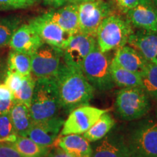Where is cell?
Returning a JSON list of instances; mask_svg holds the SVG:
<instances>
[{
  "label": "cell",
  "instance_id": "cell-1",
  "mask_svg": "<svg viewBox=\"0 0 157 157\" xmlns=\"http://www.w3.org/2000/svg\"><path fill=\"white\" fill-rule=\"evenodd\" d=\"M60 108L71 112L82 105H88L93 99L94 88L80 68L61 63L55 76Z\"/></svg>",
  "mask_w": 157,
  "mask_h": 157
},
{
  "label": "cell",
  "instance_id": "cell-2",
  "mask_svg": "<svg viewBox=\"0 0 157 157\" xmlns=\"http://www.w3.org/2000/svg\"><path fill=\"white\" fill-rule=\"evenodd\" d=\"M60 108L58 87L55 78H37L29 108L33 122L57 117Z\"/></svg>",
  "mask_w": 157,
  "mask_h": 157
},
{
  "label": "cell",
  "instance_id": "cell-3",
  "mask_svg": "<svg viewBox=\"0 0 157 157\" xmlns=\"http://www.w3.org/2000/svg\"><path fill=\"white\" fill-rule=\"evenodd\" d=\"M131 25L124 15L113 13L103 20L96 34L98 48L103 52L124 46L129 36L134 32Z\"/></svg>",
  "mask_w": 157,
  "mask_h": 157
},
{
  "label": "cell",
  "instance_id": "cell-4",
  "mask_svg": "<svg viewBox=\"0 0 157 157\" xmlns=\"http://www.w3.org/2000/svg\"><path fill=\"white\" fill-rule=\"evenodd\" d=\"M112 59L108 52H103L98 46L84 59L82 71L95 89L105 91L114 86L110 71Z\"/></svg>",
  "mask_w": 157,
  "mask_h": 157
},
{
  "label": "cell",
  "instance_id": "cell-5",
  "mask_svg": "<svg viewBox=\"0 0 157 157\" xmlns=\"http://www.w3.org/2000/svg\"><path fill=\"white\" fill-rule=\"evenodd\" d=\"M115 108L124 120H135L146 115L151 109L150 98L140 87L123 88L118 92Z\"/></svg>",
  "mask_w": 157,
  "mask_h": 157
},
{
  "label": "cell",
  "instance_id": "cell-6",
  "mask_svg": "<svg viewBox=\"0 0 157 157\" xmlns=\"http://www.w3.org/2000/svg\"><path fill=\"white\" fill-rule=\"evenodd\" d=\"M114 13L105 0H92L78 3V31L96 37L98 28L105 17Z\"/></svg>",
  "mask_w": 157,
  "mask_h": 157
},
{
  "label": "cell",
  "instance_id": "cell-7",
  "mask_svg": "<svg viewBox=\"0 0 157 157\" xmlns=\"http://www.w3.org/2000/svg\"><path fill=\"white\" fill-rule=\"evenodd\" d=\"M132 154L140 157H157V123L146 120L132 131L127 143Z\"/></svg>",
  "mask_w": 157,
  "mask_h": 157
},
{
  "label": "cell",
  "instance_id": "cell-8",
  "mask_svg": "<svg viewBox=\"0 0 157 157\" xmlns=\"http://www.w3.org/2000/svg\"><path fill=\"white\" fill-rule=\"evenodd\" d=\"M31 58V74L37 78H53L58 74L62 59V50L43 44Z\"/></svg>",
  "mask_w": 157,
  "mask_h": 157
},
{
  "label": "cell",
  "instance_id": "cell-9",
  "mask_svg": "<svg viewBox=\"0 0 157 157\" xmlns=\"http://www.w3.org/2000/svg\"><path fill=\"white\" fill-rule=\"evenodd\" d=\"M108 109H101L88 105L77 107L71 111L61 129L60 135L84 134Z\"/></svg>",
  "mask_w": 157,
  "mask_h": 157
},
{
  "label": "cell",
  "instance_id": "cell-10",
  "mask_svg": "<svg viewBox=\"0 0 157 157\" xmlns=\"http://www.w3.org/2000/svg\"><path fill=\"white\" fill-rule=\"evenodd\" d=\"M97 46L95 37L78 32L68 39L62 50V59L65 63L82 69L84 59Z\"/></svg>",
  "mask_w": 157,
  "mask_h": 157
},
{
  "label": "cell",
  "instance_id": "cell-11",
  "mask_svg": "<svg viewBox=\"0 0 157 157\" xmlns=\"http://www.w3.org/2000/svg\"><path fill=\"white\" fill-rule=\"evenodd\" d=\"M29 24L34 29L44 44L59 50H63L71 36L45 14L30 20Z\"/></svg>",
  "mask_w": 157,
  "mask_h": 157
},
{
  "label": "cell",
  "instance_id": "cell-12",
  "mask_svg": "<svg viewBox=\"0 0 157 157\" xmlns=\"http://www.w3.org/2000/svg\"><path fill=\"white\" fill-rule=\"evenodd\" d=\"M125 17L133 28L157 31V7L151 0H140Z\"/></svg>",
  "mask_w": 157,
  "mask_h": 157
},
{
  "label": "cell",
  "instance_id": "cell-13",
  "mask_svg": "<svg viewBox=\"0 0 157 157\" xmlns=\"http://www.w3.org/2000/svg\"><path fill=\"white\" fill-rule=\"evenodd\" d=\"M63 123V119L58 117L33 122L27 137L40 146L50 148L60 135Z\"/></svg>",
  "mask_w": 157,
  "mask_h": 157
},
{
  "label": "cell",
  "instance_id": "cell-14",
  "mask_svg": "<svg viewBox=\"0 0 157 157\" xmlns=\"http://www.w3.org/2000/svg\"><path fill=\"white\" fill-rule=\"evenodd\" d=\"M43 44L42 39L30 24H23L15 31L9 45L12 50L31 56Z\"/></svg>",
  "mask_w": 157,
  "mask_h": 157
},
{
  "label": "cell",
  "instance_id": "cell-15",
  "mask_svg": "<svg viewBox=\"0 0 157 157\" xmlns=\"http://www.w3.org/2000/svg\"><path fill=\"white\" fill-rule=\"evenodd\" d=\"M127 44L140 52L147 61L157 64V31L138 29L129 36Z\"/></svg>",
  "mask_w": 157,
  "mask_h": 157
},
{
  "label": "cell",
  "instance_id": "cell-16",
  "mask_svg": "<svg viewBox=\"0 0 157 157\" xmlns=\"http://www.w3.org/2000/svg\"><path fill=\"white\" fill-rule=\"evenodd\" d=\"M78 7V3H70L51 10L44 14L57 23L63 30L70 35H74L79 32Z\"/></svg>",
  "mask_w": 157,
  "mask_h": 157
},
{
  "label": "cell",
  "instance_id": "cell-17",
  "mask_svg": "<svg viewBox=\"0 0 157 157\" xmlns=\"http://www.w3.org/2000/svg\"><path fill=\"white\" fill-rule=\"evenodd\" d=\"M112 60L121 68L140 76L143 73L148 63L136 49L127 44L116 50Z\"/></svg>",
  "mask_w": 157,
  "mask_h": 157
},
{
  "label": "cell",
  "instance_id": "cell-18",
  "mask_svg": "<svg viewBox=\"0 0 157 157\" xmlns=\"http://www.w3.org/2000/svg\"><path fill=\"white\" fill-rule=\"evenodd\" d=\"M54 146L59 147L74 157H92L93 149L90 142L79 134L58 135Z\"/></svg>",
  "mask_w": 157,
  "mask_h": 157
},
{
  "label": "cell",
  "instance_id": "cell-19",
  "mask_svg": "<svg viewBox=\"0 0 157 157\" xmlns=\"http://www.w3.org/2000/svg\"><path fill=\"white\" fill-rule=\"evenodd\" d=\"M132 154L127 143L117 135H105L96 147L92 157H131Z\"/></svg>",
  "mask_w": 157,
  "mask_h": 157
},
{
  "label": "cell",
  "instance_id": "cell-20",
  "mask_svg": "<svg viewBox=\"0 0 157 157\" xmlns=\"http://www.w3.org/2000/svg\"><path fill=\"white\" fill-rule=\"evenodd\" d=\"M13 127L18 136L27 137L33 124L29 108L24 104L14 103L10 111Z\"/></svg>",
  "mask_w": 157,
  "mask_h": 157
},
{
  "label": "cell",
  "instance_id": "cell-21",
  "mask_svg": "<svg viewBox=\"0 0 157 157\" xmlns=\"http://www.w3.org/2000/svg\"><path fill=\"white\" fill-rule=\"evenodd\" d=\"M110 71L113 83L119 87H141V78L139 74L121 68L113 60L110 66Z\"/></svg>",
  "mask_w": 157,
  "mask_h": 157
},
{
  "label": "cell",
  "instance_id": "cell-22",
  "mask_svg": "<svg viewBox=\"0 0 157 157\" xmlns=\"http://www.w3.org/2000/svg\"><path fill=\"white\" fill-rule=\"evenodd\" d=\"M12 144L23 157H44L50 151V148L37 144L29 137L17 136Z\"/></svg>",
  "mask_w": 157,
  "mask_h": 157
},
{
  "label": "cell",
  "instance_id": "cell-23",
  "mask_svg": "<svg viewBox=\"0 0 157 157\" xmlns=\"http://www.w3.org/2000/svg\"><path fill=\"white\" fill-rule=\"evenodd\" d=\"M115 125V121L107 112L103 113L87 132L83 134L89 142H95L103 139Z\"/></svg>",
  "mask_w": 157,
  "mask_h": 157
},
{
  "label": "cell",
  "instance_id": "cell-24",
  "mask_svg": "<svg viewBox=\"0 0 157 157\" xmlns=\"http://www.w3.org/2000/svg\"><path fill=\"white\" fill-rule=\"evenodd\" d=\"M9 71L22 76L31 75V58L29 55L12 50L7 58Z\"/></svg>",
  "mask_w": 157,
  "mask_h": 157
},
{
  "label": "cell",
  "instance_id": "cell-25",
  "mask_svg": "<svg viewBox=\"0 0 157 157\" xmlns=\"http://www.w3.org/2000/svg\"><path fill=\"white\" fill-rule=\"evenodd\" d=\"M140 78L141 87L149 98L157 100V64L148 62Z\"/></svg>",
  "mask_w": 157,
  "mask_h": 157
},
{
  "label": "cell",
  "instance_id": "cell-26",
  "mask_svg": "<svg viewBox=\"0 0 157 157\" xmlns=\"http://www.w3.org/2000/svg\"><path fill=\"white\" fill-rule=\"evenodd\" d=\"M35 82L36 80L33 78L32 74L28 76H24L21 87L13 93V102L23 103L27 107L30 108Z\"/></svg>",
  "mask_w": 157,
  "mask_h": 157
},
{
  "label": "cell",
  "instance_id": "cell-27",
  "mask_svg": "<svg viewBox=\"0 0 157 157\" xmlns=\"http://www.w3.org/2000/svg\"><path fill=\"white\" fill-rule=\"evenodd\" d=\"M21 23L17 16H10L0 20V48L9 45L12 36Z\"/></svg>",
  "mask_w": 157,
  "mask_h": 157
},
{
  "label": "cell",
  "instance_id": "cell-28",
  "mask_svg": "<svg viewBox=\"0 0 157 157\" xmlns=\"http://www.w3.org/2000/svg\"><path fill=\"white\" fill-rule=\"evenodd\" d=\"M18 136L12 123L10 112L0 114V142H14Z\"/></svg>",
  "mask_w": 157,
  "mask_h": 157
},
{
  "label": "cell",
  "instance_id": "cell-29",
  "mask_svg": "<svg viewBox=\"0 0 157 157\" xmlns=\"http://www.w3.org/2000/svg\"><path fill=\"white\" fill-rule=\"evenodd\" d=\"M39 2V0H0V10L27 9Z\"/></svg>",
  "mask_w": 157,
  "mask_h": 157
},
{
  "label": "cell",
  "instance_id": "cell-30",
  "mask_svg": "<svg viewBox=\"0 0 157 157\" xmlns=\"http://www.w3.org/2000/svg\"><path fill=\"white\" fill-rule=\"evenodd\" d=\"M139 1L140 0H109V3L112 7L113 11L125 15L138 4Z\"/></svg>",
  "mask_w": 157,
  "mask_h": 157
},
{
  "label": "cell",
  "instance_id": "cell-31",
  "mask_svg": "<svg viewBox=\"0 0 157 157\" xmlns=\"http://www.w3.org/2000/svg\"><path fill=\"white\" fill-rule=\"evenodd\" d=\"M23 80V76L20 75L19 74L15 73V72H12L8 71L5 80V84L13 94L21 87Z\"/></svg>",
  "mask_w": 157,
  "mask_h": 157
},
{
  "label": "cell",
  "instance_id": "cell-32",
  "mask_svg": "<svg viewBox=\"0 0 157 157\" xmlns=\"http://www.w3.org/2000/svg\"><path fill=\"white\" fill-rule=\"evenodd\" d=\"M0 157H23L16 149L13 147L12 143L0 142Z\"/></svg>",
  "mask_w": 157,
  "mask_h": 157
},
{
  "label": "cell",
  "instance_id": "cell-33",
  "mask_svg": "<svg viewBox=\"0 0 157 157\" xmlns=\"http://www.w3.org/2000/svg\"><path fill=\"white\" fill-rule=\"evenodd\" d=\"M13 100V94L6 84H0V101H8Z\"/></svg>",
  "mask_w": 157,
  "mask_h": 157
},
{
  "label": "cell",
  "instance_id": "cell-34",
  "mask_svg": "<svg viewBox=\"0 0 157 157\" xmlns=\"http://www.w3.org/2000/svg\"><path fill=\"white\" fill-rule=\"evenodd\" d=\"M44 157H74L71 155L68 154L65 151L63 150L62 148L59 147L55 146V149L52 151H49V152Z\"/></svg>",
  "mask_w": 157,
  "mask_h": 157
},
{
  "label": "cell",
  "instance_id": "cell-35",
  "mask_svg": "<svg viewBox=\"0 0 157 157\" xmlns=\"http://www.w3.org/2000/svg\"><path fill=\"white\" fill-rule=\"evenodd\" d=\"M13 104H14L13 100L4 102L0 101V114L2 113L10 112L11 108L13 107Z\"/></svg>",
  "mask_w": 157,
  "mask_h": 157
},
{
  "label": "cell",
  "instance_id": "cell-36",
  "mask_svg": "<svg viewBox=\"0 0 157 157\" xmlns=\"http://www.w3.org/2000/svg\"><path fill=\"white\" fill-rule=\"evenodd\" d=\"M70 3H75L74 0H58V4H57V6L56 8H58V7H62V6L67 5V4Z\"/></svg>",
  "mask_w": 157,
  "mask_h": 157
},
{
  "label": "cell",
  "instance_id": "cell-37",
  "mask_svg": "<svg viewBox=\"0 0 157 157\" xmlns=\"http://www.w3.org/2000/svg\"><path fill=\"white\" fill-rule=\"evenodd\" d=\"M44 2L48 4V5H52L54 7H56L58 0H44Z\"/></svg>",
  "mask_w": 157,
  "mask_h": 157
},
{
  "label": "cell",
  "instance_id": "cell-38",
  "mask_svg": "<svg viewBox=\"0 0 157 157\" xmlns=\"http://www.w3.org/2000/svg\"><path fill=\"white\" fill-rule=\"evenodd\" d=\"M87 1H92V0H74L75 3H81V2H87Z\"/></svg>",
  "mask_w": 157,
  "mask_h": 157
},
{
  "label": "cell",
  "instance_id": "cell-39",
  "mask_svg": "<svg viewBox=\"0 0 157 157\" xmlns=\"http://www.w3.org/2000/svg\"><path fill=\"white\" fill-rule=\"evenodd\" d=\"M151 1L153 2V3H154V5L157 7V0H151Z\"/></svg>",
  "mask_w": 157,
  "mask_h": 157
},
{
  "label": "cell",
  "instance_id": "cell-40",
  "mask_svg": "<svg viewBox=\"0 0 157 157\" xmlns=\"http://www.w3.org/2000/svg\"><path fill=\"white\" fill-rule=\"evenodd\" d=\"M131 157H140V156H137V155H134V154H132V156H131Z\"/></svg>",
  "mask_w": 157,
  "mask_h": 157
},
{
  "label": "cell",
  "instance_id": "cell-41",
  "mask_svg": "<svg viewBox=\"0 0 157 157\" xmlns=\"http://www.w3.org/2000/svg\"><path fill=\"white\" fill-rule=\"evenodd\" d=\"M156 118H157V113H156Z\"/></svg>",
  "mask_w": 157,
  "mask_h": 157
},
{
  "label": "cell",
  "instance_id": "cell-42",
  "mask_svg": "<svg viewBox=\"0 0 157 157\" xmlns=\"http://www.w3.org/2000/svg\"></svg>",
  "mask_w": 157,
  "mask_h": 157
}]
</instances>
